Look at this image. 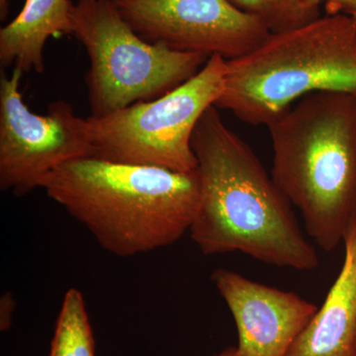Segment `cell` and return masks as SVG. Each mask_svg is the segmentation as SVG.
Returning a JSON list of instances; mask_svg holds the SVG:
<instances>
[{
    "instance_id": "cell-2",
    "label": "cell",
    "mask_w": 356,
    "mask_h": 356,
    "mask_svg": "<svg viewBox=\"0 0 356 356\" xmlns=\"http://www.w3.org/2000/svg\"><path fill=\"white\" fill-rule=\"evenodd\" d=\"M47 195L107 252L129 257L172 245L189 232L200 204L197 170L74 159L49 175Z\"/></svg>"
},
{
    "instance_id": "cell-6",
    "label": "cell",
    "mask_w": 356,
    "mask_h": 356,
    "mask_svg": "<svg viewBox=\"0 0 356 356\" xmlns=\"http://www.w3.org/2000/svg\"><path fill=\"white\" fill-rule=\"evenodd\" d=\"M227 60L212 56L196 76L166 95L102 117L89 116L93 156L178 172L197 170L192 137L225 88Z\"/></svg>"
},
{
    "instance_id": "cell-8",
    "label": "cell",
    "mask_w": 356,
    "mask_h": 356,
    "mask_svg": "<svg viewBox=\"0 0 356 356\" xmlns=\"http://www.w3.org/2000/svg\"><path fill=\"white\" fill-rule=\"evenodd\" d=\"M134 31L152 44L225 60L243 57L270 34L229 0H114Z\"/></svg>"
},
{
    "instance_id": "cell-15",
    "label": "cell",
    "mask_w": 356,
    "mask_h": 356,
    "mask_svg": "<svg viewBox=\"0 0 356 356\" xmlns=\"http://www.w3.org/2000/svg\"><path fill=\"white\" fill-rule=\"evenodd\" d=\"M16 301L13 293L7 292L0 300V329L2 332L8 331L13 325V314Z\"/></svg>"
},
{
    "instance_id": "cell-14",
    "label": "cell",
    "mask_w": 356,
    "mask_h": 356,
    "mask_svg": "<svg viewBox=\"0 0 356 356\" xmlns=\"http://www.w3.org/2000/svg\"><path fill=\"white\" fill-rule=\"evenodd\" d=\"M305 3L314 7H320L325 3L327 13H343L356 20V0H303Z\"/></svg>"
},
{
    "instance_id": "cell-10",
    "label": "cell",
    "mask_w": 356,
    "mask_h": 356,
    "mask_svg": "<svg viewBox=\"0 0 356 356\" xmlns=\"http://www.w3.org/2000/svg\"><path fill=\"white\" fill-rule=\"evenodd\" d=\"M343 245L336 281L287 356H356V225Z\"/></svg>"
},
{
    "instance_id": "cell-11",
    "label": "cell",
    "mask_w": 356,
    "mask_h": 356,
    "mask_svg": "<svg viewBox=\"0 0 356 356\" xmlns=\"http://www.w3.org/2000/svg\"><path fill=\"white\" fill-rule=\"evenodd\" d=\"M72 0H25L22 10L0 30L2 67L43 74L51 37L72 35Z\"/></svg>"
},
{
    "instance_id": "cell-7",
    "label": "cell",
    "mask_w": 356,
    "mask_h": 356,
    "mask_svg": "<svg viewBox=\"0 0 356 356\" xmlns=\"http://www.w3.org/2000/svg\"><path fill=\"white\" fill-rule=\"evenodd\" d=\"M0 77V189L23 196L41 188L60 165L95 156L88 119L64 100L51 102L48 113H34L21 92L23 72Z\"/></svg>"
},
{
    "instance_id": "cell-9",
    "label": "cell",
    "mask_w": 356,
    "mask_h": 356,
    "mask_svg": "<svg viewBox=\"0 0 356 356\" xmlns=\"http://www.w3.org/2000/svg\"><path fill=\"white\" fill-rule=\"evenodd\" d=\"M211 280L236 322V356H287L318 309L296 293L248 280L229 269H216Z\"/></svg>"
},
{
    "instance_id": "cell-1",
    "label": "cell",
    "mask_w": 356,
    "mask_h": 356,
    "mask_svg": "<svg viewBox=\"0 0 356 356\" xmlns=\"http://www.w3.org/2000/svg\"><path fill=\"white\" fill-rule=\"evenodd\" d=\"M219 110H206L192 137L200 177L192 241L206 255L238 252L270 266L317 268V250L304 235L291 202Z\"/></svg>"
},
{
    "instance_id": "cell-3",
    "label": "cell",
    "mask_w": 356,
    "mask_h": 356,
    "mask_svg": "<svg viewBox=\"0 0 356 356\" xmlns=\"http://www.w3.org/2000/svg\"><path fill=\"white\" fill-rule=\"evenodd\" d=\"M267 127L271 177L307 234L332 252L356 225V96L311 93Z\"/></svg>"
},
{
    "instance_id": "cell-17",
    "label": "cell",
    "mask_w": 356,
    "mask_h": 356,
    "mask_svg": "<svg viewBox=\"0 0 356 356\" xmlns=\"http://www.w3.org/2000/svg\"><path fill=\"white\" fill-rule=\"evenodd\" d=\"M216 356H236V348H229L224 351H222L220 355Z\"/></svg>"
},
{
    "instance_id": "cell-13",
    "label": "cell",
    "mask_w": 356,
    "mask_h": 356,
    "mask_svg": "<svg viewBox=\"0 0 356 356\" xmlns=\"http://www.w3.org/2000/svg\"><path fill=\"white\" fill-rule=\"evenodd\" d=\"M243 13L261 19L271 33L288 31L308 24L321 16L320 7L303 0H229Z\"/></svg>"
},
{
    "instance_id": "cell-12",
    "label": "cell",
    "mask_w": 356,
    "mask_h": 356,
    "mask_svg": "<svg viewBox=\"0 0 356 356\" xmlns=\"http://www.w3.org/2000/svg\"><path fill=\"white\" fill-rule=\"evenodd\" d=\"M49 356H95L86 302L76 288H70L65 294Z\"/></svg>"
},
{
    "instance_id": "cell-5",
    "label": "cell",
    "mask_w": 356,
    "mask_h": 356,
    "mask_svg": "<svg viewBox=\"0 0 356 356\" xmlns=\"http://www.w3.org/2000/svg\"><path fill=\"white\" fill-rule=\"evenodd\" d=\"M72 18V35L90 60L86 84L91 116L156 99L196 76L209 60L140 38L114 0H77Z\"/></svg>"
},
{
    "instance_id": "cell-4",
    "label": "cell",
    "mask_w": 356,
    "mask_h": 356,
    "mask_svg": "<svg viewBox=\"0 0 356 356\" xmlns=\"http://www.w3.org/2000/svg\"><path fill=\"white\" fill-rule=\"evenodd\" d=\"M318 91L356 96V20L346 14L270 33L247 55L227 60L215 106L250 125L268 126L293 102Z\"/></svg>"
},
{
    "instance_id": "cell-16",
    "label": "cell",
    "mask_w": 356,
    "mask_h": 356,
    "mask_svg": "<svg viewBox=\"0 0 356 356\" xmlns=\"http://www.w3.org/2000/svg\"><path fill=\"white\" fill-rule=\"evenodd\" d=\"M9 2L10 0H0V18L4 20L8 13Z\"/></svg>"
}]
</instances>
